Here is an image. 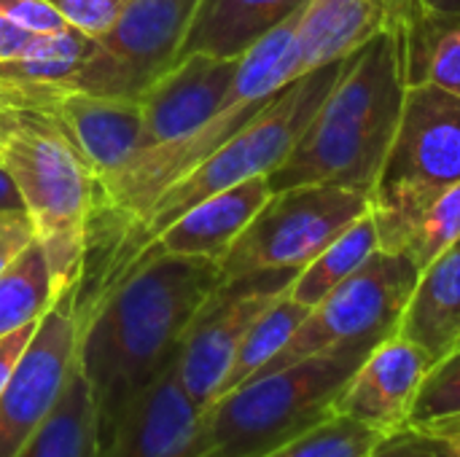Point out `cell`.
I'll use <instances>...</instances> for the list:
<instances>
[{"instance_id": "obj_21", "label": "cell", "mask_w": 460, "mask_h": 457, "mask_svg": "<svg viewBox=\"0 0 460 457\" xmlns=\"http://www.w3.org/2000/svg\"><path fill=\"white\" fill-rule=\"evenodd\" d=\"M89 38L73 27L54 32H35L30 43L11 59H0V94L13 105H32L73 78Z\"/></svg>"}, {"instance_id": "obj_18", "label": "cell", "mask_w": 460, "mask_h": 457, "mask_svg": "<svg viewBox=\"0 0 460 457\" xmlns=\"http://www.w3.org/2000/svg\"><path fill=\"white\" fill-rule=\"evenodd\" d=\"M388 30L377 0H307L294 32V78L353 57Z\"/></svg>"}, {"instance_id": "obj_39", "label": "cell", "mask_w": 460, "mask_h": 457, "mask_svg": "<svg viewBox=\"0 0 460 457\" xmlns=\"http://www.w3.org/2000/svg\"><path fill=\"white\" fill-rule=\"evenodd\" d=\"M0 102H3V94H0Z\"/></svg>"}, {"instance_id": "obj_20", "label": "cell", "mask_w": 460, "mask_h": 457, "mask_svg": "<svg viewBox=\"0 0 460 457\" xmlns=\"http://www.w3.org/2000/svg\"><path fill=\"white\" fill-rule=\"evenodd\" d=\"M434 364L460 345V240L420 269L399 329Z\"/></svg>"}, {"instance_id": "obj_25", "label": "cell", "mask_w": 460, "mask_h": 457, "mask_svg": "<svg viewBox=\"0 0 460 457\" xmlns=\"http://www.w3.org/2000/svg\"><path fill=\"white\" fill-rule=\"evenodd\" d=\"M313 307L291 299L288 294H280L259 318L256 323L248 329V334L243 337L234 361L221 382V391L216 399L237 391L240 385H245L248 380H253L286 345L288 339L296 334V329L305 323V318L310 315Z\"/></svg>"}, {"instance_id": "obj_26", "label": "cell", "mask_w": 460, "mask_h": 457, "mask_svg": "<svg viewBox=\"0 0 460 457\" xmlns=\"http://www.w3.org/2000/svg\"><path fill=\"white\" fill-rule=\"evenodd\" d=\"M57 302L49 261L38 242H32L0 275V337L13 334L46 315Z\"/></svg>"}, {"instance_id": "obj_28", "label": "cell", "mask_w": 460, "mask_h": 457, "mask_svg": "<svg viewBox=\"0 0 460 457\" xmlns=\"http://www.w3.org/2000/svg\"><path fill=\"white\" fill-rule=\"evenodd\" d=\"M450 420H460V345L442 361H437L426 374L410 409L407 426L426 428Z\"/></svg>"}, {"instance_id": "obj_35", "label": "cell", "mask_w": 460, "mask_h": 457, "mask_svg": "<svg viewBox=\"0 0 460 457\" xmlns=\"http://www.w3.org/2000/svg\"><path fill=\"white\" fill-rule=\"evenodd\" d=\"M35 32L22 30L19 24H13L11 19L0 16V59H11L16 57L32 38Z\"/></svg>"}, {"instance_id": "obj_6", "label": "cell", "mask_w": 460, "mask_h": 457, "mask_svg": "<svg viewBox=\"0 0 460 457\" xmlns=\"http://www.w3.org/2000/svg\"><path fill=\"white\" fill-rule=\"evenodd\" d=\"M418 275L420 272L410 259L375 250L348 280L310 310L288 345L256 377L323 353H372L383 339L396 334Z\"/></svg>"}, {"instance_id": "obj_7", "label": "cell", "mask_w": 460, "mask_h": 457, "mask_svg": "<svg viewBox=\"0 0 460 457\" xmlns=\"http://www.w3.org/2000/svg\"><path fill=\"white\" fill-rule=\"evenodd\" d=\"M367 191L307 183L275 191L221 259V280L261 269H302L369 210Z\"/></svg>"}, {"instance_id": "obj_36", "label": "cell", "mask_w": 460, "mask_h": 457, "mask_svg": "<svg viewBox=\"0 0 460 457\" xmlns=\"http://www.w3.org/2000/svg\"><path fill=\"white\" fill-rule=\"evenodd\" d=\"M16 210H24V205H22V197L16 191L11 172L0 162V213H16Z\"/></svg>"}, {"instance_id": "obj_34", "label": "cell", "mask_w": 460, "mask_h": 457, "mask_svg": "<svg viewBox=\"0 0 460 457\" xmlns=\"http://www.w3.org/2000/svg\"><path fill=\"white\" fill-rule=\"evenodd\" d=\"M377 3L385 13L388 30H394V32H402L423 8L420 0H377Z\"/></svg>"}, {"instance_id": "obj_16", "label": "cell", "mask_w": 460, "mask_h": 457, "mask_svg": "<svg viewBox=\"0 0 460 457\" xmlns=\"http://www.w3.org/2000/svg\"><path fill=\"white\" fill-rule=\"evenodd\" d=\"M270 197L272 189L267 178H251L213 197H205L186 213H181L175 221H170L135 259L146 253H172L210 259L221 264V259L229 253V248L248 229V224L256 218V213Z\"/></svg>"}, {"instance_id": "obj_24", "label": "cell", "mask_w": 460, "mask_h": 457, "mask_svg": "<svg viewBox=\"0 0 460 457\" xmlns=\"http://www.w3.org/2000/svg\"><path fill=\"white\" fill-rule=\"evenodd\" d=\"M375 250H380V242L375 221L367 210L348 229H342L310 264L296 272L286 294L307 307H315L329 291L348 280Z\"/></svg>"}, {"instance_id": "obj_15", "label": "cell", "mask_w": 460, "mask_h": 457, "mask_svg": "<svg viewBox=\"0 0 460 457\" xmlns=\"http://www.w3.org/2000/svg\"><path fill=\"white\" fill-rule=\"evenodd\" d=\"M434 361L399 331L383 339L348 380L334 401V415L364 423L380 436L407 426L415 396Z\"/></svg>"}, {"instance_id": "obj_17", "label": "cell", "mask_w": 460, "mask_h": 457, "mask_svg": "<svg viewBox=\"0 0 460 457\" xmlns=\"http://www.w3.org/2000/svg\"><path fill=\"white\" fill-rule=\"evenodd\" d=\"M202 412L189 399L175 364L129 407L100 457H186Z\"/></svg>"}, {"instance_id": "obj_31", "label": "cell", "mask_w": 460, "mask_h": 457, "mask_svg": "<svg viewBox=\"0 0 460 457\" xmlns=\"http://www.w3.org/2000/svg\"><path fill=\"white\" fill-rule=\"evenodd\" d=\"M0 16L27 32H54L67 27L49 0H0Z\"/></svg>"}, {"instance_id": "obj_11", "label": "cell", "mask_w": 460, "mask_h": 457, "mask_svg": "<svg viewBox=\"0 0 460 457\" xmlns=\"http://www.w3.org/2000/svg\"><path fill=\"white\" fill-rule=\"evenodd\" d=\"M380 183L431 189L460 183V94L437 86H407Z\"/></svg>"}, {"instance_id": "obj_5", "label": "cell", "mask_w": 460, "mask_h": 457, "mask_svg": "<svg viewBox=\"0 0 460 457\" xmlns=\"http://www.w3.org/2000/svg\"><path fill=\"white\" fill-rule=\"evenodd\" d=\"M364 350H337L261 374L216 399L199 417L189 457H261L329 415Z\"/></svg>"}, {"instance_id": "obj_22", "label": "cell", "mask_w": 460, "mask_h": 457, "mask_svg": "<svg viewBox=\"0 0 460 457\" xmlns=\"http://www.w3.org/2000/svg\"><path fill=\"white\" fill-rule=\"evenodd\" d=\"M100 453L97 407L75 353L57 404L19 457H100Z\"/></svg>"}, {"instance_id": "obj_33", "label": "cell", "mask_w": 460, "mask_h": 457, "mask_svg": "<svg viewBox=\"0 0 460 457\" xmlns=\"http://www.w3.org/2000/svg\"><path fill=\"white\" fill-rule=\"evenodd\" d=\"M35 326H38V321L30 323V326H24V329H19V331H13V334L0 337V393H3V388H5V382H8V377H11V372H13V366L19 364V358H22L27 342L32 339Z\"/></svg>"}, {"instance_id": "obj_27", "label": "cell", "mask_w": 460, "mask_h": 457, "mask_svg": "<svg viewBox=\"0 0 460 457\" xmlns=\"http://www.w3.org/2000/svg\"><path fill=\"white\" fill-rule=\"evenodd\" d=\"M377 439L380 434L364 423L345 415H329L310 431L261 457H367Z\"/></svg>"}, {"instance_id": "obj_14", "label": "cell", "mask_w": 460, "mask_h": 457, "mask_svg": "<svg viewBox=\"0 0 460 457\" xmlns=\"http://www.w3.org/2000/svg\"><path fill=\"white\" fill-rule=\"evenodd\" d=\"M240 59L191 54L178 59L143 97L140 154L172 145L202 129L221 108Z\"/></svg>"}, {"instance_id": "obj_29", "label": "cell", "mask_w": 460, "mask_h": 457, "mask_svg": "<svg viewBox=\"0 0 460 457\" xmlns=\"http://www.w3.org/2000/svg\"><path fill=\"white\" fill-rule=\"evenodd\" d=\"M67 27L78 30L89 40L113 30L132 0H49Z\"/></svg>"}, {"instance_id": "obj_1", "label": "cell", "mask_w": 460, "mask_h": 457, "mask_svg": "<svg viewBox=\"0 0 460 457\" xmlns=\"http://www.w3.org/2000/svg\"><path fill=\"white\" fill-rule=\"evenodd\" d=\"M218 283V261L146 253L78 321V364L97 407L100 450L137 396L175 364L194 315Z\"/></svg>"}, {"instance_id": "obj_3", "label": "cell", "mask_w": 460, "mask_h": 457, "mask_svg": "<svg viewBox=\"0 0 460 457\" xmlns=\"http://www.w3.org/2000/svg\"><path fill=\"white\" fill-rule=\"evenodd\" d=\"M345 62L348 59L332 62L294 78L240 132H234L197 167L167 186L137 221L121 229L113 237V250L94 261V269H86L81 275V283L75 288L78 318H84L89 307L124 275L129 261L191 205L251 178H270L286 162V156L318 113L323 97L342 75Z\"/></svg>"}, {"instance_id": "obj_8", "label": "cell", "mask_w": 460, "mask_h": 457, "mask_svg": "<svg viewBox=\"0 0 460 457\" xmlns=\"http://www.w3.org/2000/svg\"><path fill=\"white\" fill-rule=\"evenodd\" d=\"M197 0H132L59 92L140 100L178 59Z\"/></svg>"}, {"instance_id": "obj_4", "label": "cell", "mask_w": 460, "mask_h": 457, "mask_svg": "<svg viewBox=\"0 0 460 457\" xmlns=\"http://www.w3.org/2000/svg\"><path fill=\"white\" fill-rule=\"evenodd\" d=\"M0 162L11 172L57 299L75 291L89 256L94 178L70 140L38 110L0 102Z\"/></svg>"}, {"instance_id": "obj_30", "label": "cell", "mask_w": 460, "mask_h": 457, "mask_svg": "<svg viewBox=\"0 0 460 457\" xmlns=\"http://www.w3.org/2000/svg\"><path fill=\"white\" fill-rule=\"evenodd\" d=\"M367 457H450L447 442L426 428L402 426L375 442Z\"/></svg>"}, {"instance_id": "obj_9", "label": "cell", "mask_w": 460, "mask_h": 457, "mask_svg": "<svg viewBox=\"0 0 460 457\" xmlns=\"http://www.w3.org/2000/svg\"><path fill=\"white\" fill-rule=\"evenodd\" d=\"M296 269H261L221 280L194 315L181 353L178 377L189 399L205 412L234 361V353L256 318L288 291Z\"/></svg>"}, {"instance_id": "obj_13", "label": "cell", "mask_w": 460, "mask_h": 457, "mask_svg": "<svg viewBox=\"0 0 460 457\" xmlns=\"http://www.w3.org/2000/svg\"><path fill=\"white\" fill-rule=\"evenodd\" d=\"M369 215L380 250L410 259L420 272L460 240V183L445 189L377 183Z\"/></svg>"}, {"instance_id": "obj_12", "label": "cell", "mask_w": 460, "mask_h": 457, "mask_svg": "<svg viewBox=\"0 0 460 457\" xmlns=\"http://www.w3.org/2000/svg\"><path fill=\"white\" fill-rule=\"evenodd\" d=\"M22 108L43 113L70 140V145L86 162L94 186L116 178L135 159L143 143L140 100L54 92Z\"/></svg>"}, {"instance_id": "obj_32", "label": "cell", "mask_w": 460, "mask_h": 457, "mask_svg": "<svg viewBox=\"0 0 460 457\" xmlns=\"http://www.w3.org/2000/svg\"><path fill=\"white\" fill-rule=\"evenodd\" d=\"M35 242L32 224L24 210L0 213V275Z\"/></svg>"}, {"instance_id": "obj_38", "label": "cell", "mask_w": 460, "mask_h": 457, "mask_svg": "<svg viewBox=\"0 0 460 457\" xmlns=\"http://www.w3.org/2000/svg\"><path fill=\"white\" fill-rule=\"evenodd\" d=\"M434 434V431H431ZM447 442V450H450V457H460V431H445V434H437Z\"/></svg>"}, {"instance_id": "obj_23", "label": "cell", "mask_w": 460, "mask_h": 457, "mask_svg": "<svg viewBox=\"0 0 460 457\" xmlns=\"http://www.w3.org/2000/svg\"><path fill=\"white\" fill-rule=\"evenodd\" d=\"M399 35L410 86H437L460 94V11L420 8Z\"/></svg>"}, {"instance_id": "obj_37", "label": "cell", "mask_w": 460, "mask_h": 457, "mask_svg": "<svg viewBox=\"0 0 460 457\" xmlns=\"http://www.w3.org/2000/svg\"><path fill=\"white\" fill-rule=\"evenodd\" d=\"M420 5L431 11H460V0H420Z\"/></svg>"}, {"instance_id": "obj_10", "label": "cell", "mask_w": 460, "mask_h": 457, "mask_svg": "<svg viewBox=\"0 0 460 457\" xmlns=\"http://www.w3.org/2000/svg\"><path fill=\"white\" fill-rule=\"evenodd\" d=\"M75 291L59 296L38 321L0 393V457H19L57 404L78 353Z\"/></svg>"}, {"instance_id": "obj_19", "label": "cell", "mask_w": 460, "mask_h": 457, "mask_svg": "<svg viewBox=\"0 0 460 457\" xmlns=\"http://www.w3.org/2000/svg\"><path fill=\"white\" fill-rule=\"evenodd\" d=\"M305 3L307 0H197L178 59L191 54L240 59Z\"/></svg>"}, {"instance_id": "obj_2", "label": "cell", "mask_w": 460, "mask_h": 457, "mask_svg": "<svg viewBox=\"0 0 460 457\" xmlns=\"http://www.w3.org/2000/svg\"><path fill=\"white\" fill-rule=\"evenodd\" d=\"M407 86L402 35L383 30L348 57L318 113L267 178L272 194L307 183H340L372 194L402 121Z\"/></svg>"}]
</instances>
